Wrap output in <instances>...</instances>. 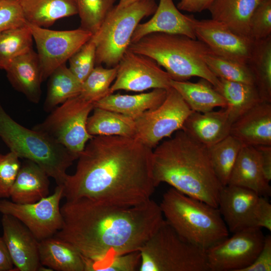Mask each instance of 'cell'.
Wrapping results in <instances>:
<instances>
[{
  "mask_svg": "<svg viewBox=\"0 0 271 271\" xmlns=\"http://www.w3.org/2000/svg\"><path fill=\"white\" fill-rule=\"evenodd\" d=\"M152 153L135 138L93 136L78 157L75 173L63 185V196L121 206L148 201L156 188Z\"/></svg>",
  "mask_w": 271,
  "mask_h": 271,
  "instance_id": "6da1fadb",
  "label": "cell"
},
{
  "mask_svg": "<svg viewBox=\"0 0 271 271\" xmlns=\"http://www.w3.org/2000/svg\"><path fill=\"white\" fill-rule=\"evenodd\" d=\"M62 226L54 236L73 245L92 265L138 251L164 220L152 199L121 206L79 198L60 207Z\"/></svg>",
  "mask_w": 271,
  "mask_h": 271,
  "instance_id": "7a4b0ae2",
  "label": "cell"
},
{
  "mask_svg": "<svg viewBox=\"0 0 271 271\" xmlns=\"http://www.w3.org/2000/svg\"><path fill=\"white\" fill-rule=\"evenodd\" d=\"M157 187L166 183L179 192L218 208L223 186L213 169L208 148L180 129L153 150Z\"/></svg>",
  "mask_w": 271,
  "mask_h": 271,
  "instance_id": "3957f363",
  "label": "cell"
},
{
  "mask_svg": "<svg viewBox=\"0 0 271 271\" xmlns=\"http://www.w3.org/2000/svg\"><path fill=\"white\" fill-rule=\"evenodd\" d=\"M128 50L154 60L174 80L184 81L192 77H199L208 81L214 87L219 84V78L205 62V57L214 53L197 39L179 34L153 33L131 43Z\"/></svg>",
  "mask_w": 271,
  "mask_h": 271,
  "instance_id": "277c9868",
  "label": "cell"
},
{
  "mask_svg": "<svg viewBox=\"0 0 271 271\" xmlns=\"http://www.w3.org/2000/svg\"><path fill=\"white\" fill-rule=\"evenodd\" d=\"M164 219L186 241L207 249L229 236L218 208L173 188L159 204Z\"/></svg>",
  "mask_w": 271,
  "mask_h": 271,
  "instance_id": "5b68a950",
  "label": "cell"
},
{
  "mask_svg": "<svg viewBox=\"0 0 271 271\" xmlns=\"http://www.w3.org/2000/svg\"><path fill=\"white\" fill-rule=\"evenodd\" d=\"M0 137L19 158L39 166L57 185H63L66 171L78 157L47 134L14 120L0 105Z\"/></svg>",
  "mask_w": 271,
  "mask_h": 271,
  "instance_id": "8992f818",
  "label": "cell"
},
{
  "mask_svg": "<svg viewBox=\"0 0 271 271\" xmlns=\"http://www.w3.org/2000/svg\"><path fill=\"white\" fill-rule=\"evenodd\" d=\"M139 251L140 271H209L206 249L182 238L165 219Z\"/></svg>",
  "mask_w": 271,
  "mask_h": 271,
  "instance_id": "52a82bcc",
  "label": "cell"
},
{
  "mask_svg": "<svg viewBox=\"0 0 271 271\" xmlns=\"http://www.w3.org/2000/svg\"><path fill=\"white\" fill-rule=\"evenodd\" d=\"M157 7L155 0H141L121 8L114 6L92 37L96 45V65L117 66L137 26L144 18L153 15Z\"/></svg>",
  "mask_w": 271,
  "mask_h": 271,
  "instance_id": "ba28073f",
  "label": "cell"
},
{
  "mask_svg": "<svg viewBox=\"0 0 271 271\" xmlns=\"http://www.w3.org/2000/svg\"><path fill=\"white\" fill-rule=\"evenodd\" d=\"M94 103L79 95L57 107L41 123L32 129L42 132L78 157L92 138L86 129V122Z\"/></svg>",
  "mask_w": 271,
  "mask_h": 271,
  "instance_id": "9c48e42d",
  "label": "cell"
},
{
  "mask_svg": "<svg viewBox=\"0 0 271 271\" xmlns=\"http://www.w3.org/2000/svg\"><path fill=\"white\" fill-rule=\"evenodd\" d=\"M192 111L180 93L171 87L160 105L134 119V138L153 150L162 140L181 129Z\"/></svg>",
  "mask_w": 271,
  "mask_h": 271,
  "instance_id": "30bf717a",
  "label": "cell"
},
{
  "mask_svg": "<svg viewBox=\"0 0 271 271\" xmlns=\"http://www.w3.org/2000/svg\"><path fill=\"white\" fill-rule=\"evenodd\" d=\"M34 40L43 82L66 62L92 37L81 28L57 31L27 23Z\"/></svg>",
  "mask_w": 271,
  "mask_h": 271,
  "instance_id": "8fae6325",
  "label": "cell"
},
{
  "mask_svg": "<svg viewBox=\"0 0 271 271\" xmlns=\"http://www.w3.org/2000/svg\"><path fill=\"white\" fill-rule=\"evenodd\" d=\"M63 190L62 185H57L52 195L31 204L0 200V213L17 218L39 241L54 236L62 226L60 203Z\"/></svg>",
  "mask_w": 271,
  "mask_h": 271,
  "instance_id": "7c38bea8",
  "label": "cell"
},
{
  "mask_svg": "<svg viewBox=\"0 0 271 271\" xmlns=\"http://www.w3.org/2000/svg\"><path fill=\"white\" fill-rule=\"evenodd\" d=\"M264 238L261 228H249L234 232L208 248L209 271H243L257 256Z\"/></svg>",
  "mask_w": 271,
  "mask_h": 271,
  "instance_id": "4fadbf2b",
  "label": "cell"
},
{
  "mask_svg": "<svg viewBox=\"0 0 271 271\" xmlns=\"http://www.w3.org/2000/svg\"><path fill=\"white\" fill-rule=\"evenodd\" d=\"M117 68L115 81L110 87L111 93L119 90L141 92L171 87V78L156 62L128 49Z\"/></svg>",
  "mask_w": 271,
  "mask_h": 271,
  "instance_id": "5bb4252c",
  "label": "cell"
},
{
  "mask_svg": "<svg viewBox=\"0 0 271 271\" xmlns=\"http://www.w3.org/2000/svg\"><path fill=\"white\" fill-rule=\"evenodd\" d=\"M195 34L196 38L205 44L214 54L248 64L254 41L250 37L236 34L212 19L197 20Z\"/></svg>",
  "mask_w": 271,
  "mask_h": 271,
  "instance_id": "9a60e30c",
  "label": "cell"
},
{
  "mask_svg": "<svg viewBox=\"0 0 271 271\" xmlns=\"http://www.w3.org/2000/svg\"><path fill=\"white\" fill-rule=\"evenodd\" d=\"M2 236L17 270H47L40 260L39 241L15 217L3 214Z\"/></svg>",
  "mask_w": 271,
  "mask_h": 271,
  "instance_id": "2e32d148",
  "label": "cell"
},
{
  "mask_svg": "<svg viewBox=\"0 0 271 271\" xmlns=\"http://www.w3.org/2000/svg\"><path fill=\"white\" fill-rule=\"evenodd\" d=\"M249 189L227 185L219 194L218 208L229 232L255 227L254 213L259 197Z\"/></svg>",
  "mask_w": 271,
  "mask_h": 271,
  "instance_id": "e0dca14e",
  "label": "cell"
},
{
  "mask_svg": "<svg viewBox=\"0 0 271 271\" xmlns=\"http://www.w3.org/2000/svg\"><path fill=\"white\" fill-rule=\"evenodd\" d=\"M153 15L149 21L137 26L131 43L153 33L179 34L196 39L195 27L197 20L193 15L181 13L173 0H159Z\"/></svg>",
  "mask_w": 271,
  "mask_h": 271,
  "instance_id": "ac0fdd59",
  "label": "cell"
},
{
  "mask_svg": "<svg viewBox=\"0 0 271 271\" xmlns=\"http://www.w3.org/2000/svg\"><path fill=\"white\" fill-rule=\"evenodd\" d=\"M232 124L226 107L206 112L192 111L181 130L195 141L209 148L230 134Z\"/></svg>",
  "mask_w": 271,
  "mask_h": 271,
  "instance_id": "d6986e66",
  "label": "cell"
},
{
  "mask_svg": "<svg viewBox=\"0 0 271 271\" xmlns=\"http://www.w3.org/2000/svg\"><path fill=\"white\" fill-rule=\"evenodd\" d=\"M230 134L243 145L271 146V103L261 101L241 116Z\"/></svg>",
  "mask_w": 271,
  "mask_h": 271,
  "instance_id": "ffe728a7",
  "label": "cell"
},
{
  "mask_svg": "<svg viewBox=\"0 0 271 271\" xmlns=\"http://www.w3.org/2000/svg\"><path fill=\"white\" fill-rule=\"evenodd\" d=\"M227 185L246 188L266 198L270 196L269 182L264 176L260 153L255 147L242 145Z\"/></svg>",
  "mask_w": 271,
  "mask_h": 271,
  "instance_id": "44dd1931",
  "label": "cell"
},
{
  "mask_svg": "<svg viewBox=\"0 0 271 271\" xmlns=\"http://www.w3.org/2000/svg\"><path fill=\"white\" fill-rule=\"evenodd\" d=\"M5 70L16 90L33 103L39 102L43 80L38 56L33 48L13 60Z\"/></svg>",
  "mask_w": 271,
  "mask_h": 271,
  "instance_id": "7402d4cb",
  "label": "cell"
},
{
  "mask_svg": "<svg viewBox=\"0 0 271 271\" xmlns=\"http://www.w3.org/2000/svg\"><path fill=\"white\" fill-rule=\"evenodd\" d=\"M48 177L37 164L26 160L21 166L11 189V201L19 204H31L48 196L50 185Z\"/></svg>",
  "mask_w": 271,
  "mask_h": 271,
  "instance_id": "603a6c76",
  "label": "cell"
},
{
  "mask_svg": "<svg viewBox=\"0 0 271 271\" xmlns=\"http://www.w3.org/2000/svg\"><path fill=\"white\" fill-rule=\"evenodd\" d=\"M40 260L51 270L86 271L85 258L71 244L52 236L39 241Z\"/></svg>",
  "mask_w": 271,
  "mask_h": 271,
  "instance_id": "cb8c5ba5",
  "label": "cell"
},
{
  "mask_svg": "<svg viewBox=\"0 0 271 271\" xmlns=\"http://www.w3.org/2000/svg\"><path fill=\"white\" fill-rule=\"evenodd\" d=\"M165 89H153L150 92L134 95L109 94L94 103L99 107L126 115L133 119L144 112L154 109L164 101L167 95Z\"/></svg>",
  "mask_w": 271,
  "mask_h": 271,
  "instance_id": "d4e9b609",
  "label": "cell"
},
{
  "mask_svg": "<svg viewBox=\"0 0 271 271\" xmlns=\"http://www.w3.org/2000/svg\"><path fill=\"white\" fill-rule=\"evenodd\" d=\"M259 0H215L208 9L211 19L240 35L249 36L251 16Z\"/></svg>",
  "mask_w": 271,
  "mask_h": 271,
  "instance_id": "484cf974",
  "label": "cell"
},
{
  "mask_svg": "<svg viewBox=\"0 0 271 271\" xmlns=\"http://www.w3.org/2000/svg\"><path fill=\"white\" fill-rule=\"evenodd\" d=\"M26 22L48 28L62 18L78 14L76 0H20Z\"/></svg>",
  "mask_w": 271,
  "mask_h": 271,
  "instance_id": "4316f807",
  "label": "cell"
},
{
  "mask_svg": "<svg viewBox=\"0 0 271 271\" xmlns=\"http://www.w3.org/2000/svg\"><path fill=\"white\" fill-rule=\"evenodd\" d=\"M170 85L180 93L192 111L206 112L217 107L227 106L224 98L205 79L201 78L195 83L171 79Z\"/></svg>",
  "mask_w": 271,
  "mask_h": 271,
  "instance_id": "83f0119b",
  "label": "cell"
},
{
  "mask_svg": "<svg viewBox=\"0 0 271 271\" xmlns=\"http://www.w3.org/2000/svg\"><path fill=\"white\" fill-rule=\"evenodd\" d=\"M93 110L86 122V129L90 135L135 138L136 131L133 118L97 107H94Z\"/></svg>",
  "mask_w": 271,
  "mask_h": 271,
  "instance_id": "f1b7e54d",
  "label": "cell"
},
{
  "mask_svg": "<svg viewBox=\"0 0 271 271\" xmlns=\"http://www.w3.org/2000/svg\"><path fill=\"white\" fill-rule=\"evenodd\" d=\"M219 79V84L215 88L227 102L226 107L232 123L262 101L254 85Z\"/></svg>",
  "mask_w": 271,
  "mask_h": 271,
  "instance_id": "f546056e",
  "label": "cell"
},
{
  "mask_svg": "<svg viewBox=\"0 0 271 271\" xmlns=\"http://www.w3.org/2000/svg\"><path fill=\"white\" fill-rule=\"evenodd\" d=\"M247 64L261 101L271 103V36L254 40Z\"/></svg>",
  "mask_w": 271,
  "mask_h": 271,
  "instance_id": "4dcf8cb0",
  "label": "cell"
},
{
  "mask_svg": "<svg viewBox=\"0 0 271 271\" xmlns=\"http://www.w3.org/2000/svg\"><path fill=\"white\" fill-rule=\"evenodd\" d=\"M48 78L47 94L44 105L47 112L79 95L81 92L82 83L72 74L66 63L57 68Z\"/></svg>",
  "mask_w": 271,
  "mask_h": 271,
  "instance_id": "1f68e13d",
  "label": "cell"
},
{
  "mask_svg": "<svg viewBox=\"0 0 271 271\" xmlns=\"http://www.w3.org/2000/svg\"><path fill=\"white\" fill-rule=\"evenodd\" d=\"M242 143L229 134L225 139L208 148L214 171L223 186L228 184Z\"/></svg>",
  "mask_w": 271,
  "mask_h": 271,
  "instance_id": "d6a6232c",
  "label": "cell"
},
{
  "mask_svg": "<svg viewBox=\"0 0 271 271\" xmlns=\"http://www.w3.org/2000/svg\"><path fill=\"white\" fill-rule=\"evenodd\" d=\"M33 40L27 23L0 31V69L5 70L13 60L32 49Z\"/></svg>",
  "mask_w": 271,
  "mask_h": 271,
  "instance_id": "836d02e7",
  "label": "cell"
},
{
  "mask_svg": "<svg viewBox=\"0 0 271 271\" xmlns=\"http://www.w3.org/2000/svg\"><path fill=\"white\" fill-rule=\"evenodd\" d=\"M117 69V66L109 68H104L101 65L95 66L82 83L79 95L94 103L111 94L110 87L116 78Z\"/></svg>",
  "mask_w": 271,
  "mask_h": 271,
  "instance_id": "e575fe53",
  "label": "cell"
},
{
  "mask_svg": "<svg viewBox=\"0 0 271 271\" xmlns=\"http://www.w3.org/2000/svg\"><path fill=\"white\" fill-rule=\"evenodd\" d=\"M205 62L210 71L218 78L254 85V77L247 64L214 54L207 55Z\"/></svg>",
  "mask_w": 271,
  "mask_h": 271,
  "instance_id": "d590c367",
  "label": "cell"
},
{
  "mask_svg": "<svg viewBox=\"0 0 271 271\" xmlns=\"http://www.w3.org/2000/svg\"><path fill=\"white\" fill-rule=\"evenodd\" d=\"M116 0H76L80 28L95 34L114 6Z\"/></svg>",
  "mask_w": 271,
  "mask_h": 271,
  "instance_id": "8d00e7d4",
  "label": "cell"
},
{
  "mask_svg": "<svg viewBox=\"0 0 271 271\" xmlns=\"http://www.w3.org/2000/svg\"><path fill=\"white\" fill-rule=\"evenodd\" d=\"M95 59L96 45L91 38L69 59L68 68L82 83L95 67Z\"/></svg>",
  "mask_w": 271,
  "mask_h": 271,
  "instance_id": "74e56055",
  "label": "cell"
},
{
  "mask_svg": "<svg viewBox=\"0 0 271 271\" xmlns=\"http://www.w3.org/2000/svg\"><path fill=\"white\" fill-rule=\"evenodd\" d=\"M249 36L254 40L271 36V0L260 2L249 22Z\"/></svg>",
  "mask_w": 271,
  "mask_h": 271,
  "instance_id": "f35d334b",
  "label": "cell"
},
{
  "mask_svg": "<svg viewBox=\"0 0 271 271\" xmlns=\"http://www.w3.org/2000/svg\"><path fill=\"white\" fill-rule=\"evenodd\" d=\"M21 166L19 158L15 153L11 151L0 155V198H10Z\"/></svg>",
  "mask_w": 271,
  "mask_h": 271,
  "instance_id": "ab89813d",
  "label": "cell"
},
{
  "mask_svg": "<svg viewBox=\"0 0 271 271\" xmlns=\"http://www.w3.org/2000/svg\"><path fill=\"white\" fill-rule=\"evenodd\" d=\"M141 263L139 250L119 254L100 263L92 265L90 271H136Z\"/></svg>",
  "mask_w": 271,
  "mask_h": 271,
  "instance_id": "60d3db41",
  "label": "cell"
},
{
  "mask_svg": "<svg viewBox=\"0 0 271 271\" xmlns=\"http://www.w3.org/2000/svg\"><path fill=\"white\" fill-rule=\"evenodd\" d=\"M26 23L20 1L0 0V31Z\"/></svg>",
  "mask_w": 271,
  "mask_h": 271,
  "instance_id": "b9f144b4",
  "label": "cell"
},
{
  "mask_svg": "<svg viewBox=\"0 0 271 271\" xmlns=\"http://www.w3.org/2000/svg\"><path fill=\"white\" fill-rule=\"evenodd\" d=\"M271 270V236H265L263 246L253 262L243 271Z\"/></svg>",
  "mask_w": 271,
  "mask_h": 271,
  "instance_id": "7bdbcfd3",
  "label": "cell"
},
{
  "mask_svg": "<svg viewBox=\"0 0 271 271\" xmlns=\"http://www.w3.org/2000/svg\"><path fill=\"white\" fill-rule=\"evenodd\" d=\"M254 223L255 227L271 231V204L266 197L259 198L254 213Z\"/></svg>",
  "mask_w": 271,
  "mask_h": 271,
  "instance_id": "ee69618b",
  "label": "cell"
},
{
  "mask_svg": "<svg viewBox=\"0 0 271 271\" xmlns=\"http://www.w3.org/2000/svg\"><path fill=\"white\" fill-rule=\"evenodd\" d=\"M215 0H180L177 5L179 10L190 12L200 13L208 10Z\"/></svg>",
  "mask_w": 271,
  "mask_h": 271,
  "instance_id": "f6af8a7d",
  "label": "cell"
},
{
  "mask_svg": "<svg viewBox=\"0 0 271 271\" xmlns=\"http://www.w3.org/2000/svg\"><path fill=\"white\" fill-rule=\"evenodd\" d=\"M254 147L260 153L263 173L265 179L269 182L271 180V146Z\"/></svg>",
  "mask_w": 271,
  "mask_h": 271,
  "instance_id": "bcb514c9",
  "label": "cell"
},
{
  "mask_svg": "<svg viewBox=\"0 0 271 271\" xmlns=\"http://www.w3.org/2000/svg\"><path fill=\"white\" fill-rule=\"evenodd\" d=\"M14 263L7 246L0 236V271L14 270Z\"/></svg>",
  "mask_w": 271,
  "mask_h": 271,
  "instance_id": "7dc6e473",
  "label": "cell"
},
{
  "mask_svg": "<svg viewBox=\"0 0 271 271\" xmlns=\"http://www.w3.org/2000/svg\"><path fill=\"white\" fill-rule=\"evenodd\" d=\"M140 1L141 0H119L116 7L118 8H123Z\"/></svg>",
  "mask_w": 271,
  "mask_h": 271,
  "instance_id": "c3c4849f",
  "label": "cell"
},
{
  "mask_svg": "<svg viewBox=\"0 0 271 271\" xmlns=\"http://www.w3.org/2000/svg\"><path fill=\"white\" fill-rule=\"evenodd\" d=\"M259 2H261V1H265V0H259Z\"/></svg>",
  "mask_w": 271,
  "mask_h": 271,
  "instance_id": "681fc988",
  "label": "cell"
},
{
  "mask_svg": "<svg viewBox=\"0 0 271 271\" xmlns=\"http://www.w3.org/2000/svg\"><path fill=\"white\" fill-rule=\"evenodd\" d=\"M12 1H20V0H12Z\"/></svg>",
  "mask_w": 271,
  "mask_h": 271,
  "instance_id": "f907efd6",
  "label": "cell"
}]
</instances>
